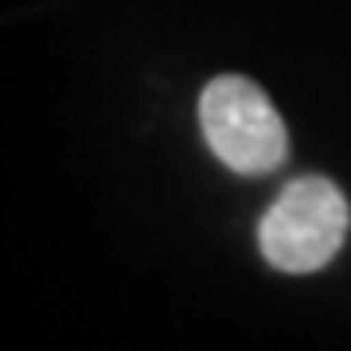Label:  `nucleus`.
Wrapping results in <instances>:
<instances>
[{"label": "nucleus", "instance_id": "1", "mask_svg": "<svg viewBox=\"0 0 351 351\" xmlns=\"http://www.w3.org/2000/svg\"><path fill=\"white\" fill-rule=\"evenodd\" d=\"M351 230V203L328 176H297L258 223V250L281 274L324 269Z\"/></svg>", "mask_w": 351, "mask_h": 351}, {"label": "nucleus", "instance_id": "2", "mask_svg": "<svg viewBox=\"0 0 351 351\" xmlns=\"http://www.w3.org/2000/svg\"><path fill=\"white\" fill-rule=\"evenodd\" d=\"M207 149L239 176H269L289 156V129L254 78L219 75L199 94Z\"/></svg>", "mask_w": 351, "mask_h": 351}]
</instances>
